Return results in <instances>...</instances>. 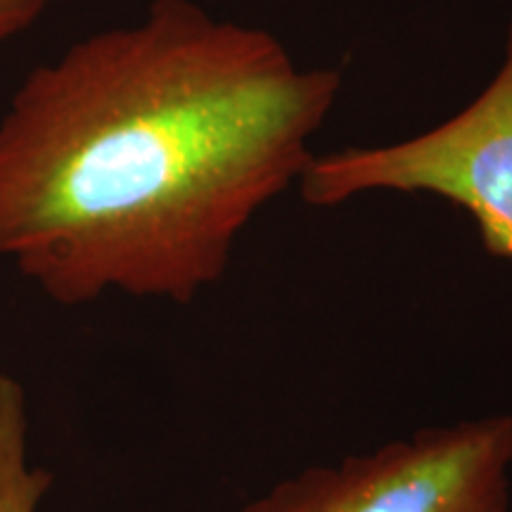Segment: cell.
<instances>
[{"mask_svg":"<svg viewBox=\"0 0 512 512\" xmlns=\"http://www.w3.org/2000/svg\"><path fill=\"white\" fill-rule=\"evenodd\" d=\"M342 74L264 29L155 0L41 64L0 117V259L64 306L188 304L313 162Z\"/></svg>","mask_w":512,"mask_h":512,"instance_id":"obj_1","label":"cell"},{"mask_svg":"<svg viewBox=\"0 0 512 512\" xmlns=\"http://www.w3.org/2000/svg\"><path fill=\"white\" fill-rule=\"evenodd\" d=\"M297 185L313 207L375 190L430 192L475 219L491 254L512 259V27L494 81L456 117L394 145L313 157Z\"/></svg>","mask_w":512,"mask_h":512,"instance_id":"obj_2","label":"cell"},{"mask_svg":"<svg viewBox=\"0 0 512 512\" xmlns=\"http://www.w3.org/2000/svg\"><path fill=\"white\" fill-rule=\"evenodd\" d=\"M29 415L24 387L0 375V512H38L53 479L29 465Z\"/></svg>","mask_w":512,"mask_h":512,"instance_id":"obj_4","label":"cell"},{"mask_svg":"<svg viewBox=\"0 0 512 512\" xmlns=\"http://www.w3.org/2000/svg\"><path fill=\"white\" fill-rule=\"evenodd\" d=\"M512 413L430 427L275 484L240 512H508Z\"/></svg>","mask_w":512,"mask_h":512,"instance_id":"obj_3","label":"cell"},{"mask_svg":"<svg viewBox=\"0 0 512 512\" xmlns=\"http://www.w3.org/2000/svg\"><path fill=\"white\" fill-rule=\"evenodd\" d=\"M46 5L48 0H0V43L31 27Z\"/></svg>","mask_w":512,"mask_h":512,"instance_id":"obj_5","label":"cell"}]
</instances>
